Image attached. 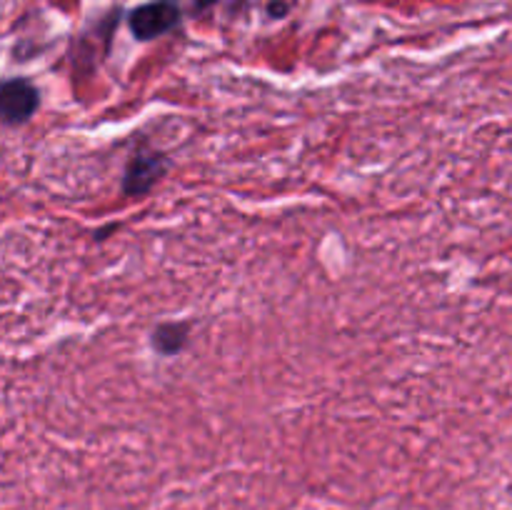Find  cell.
<instances>
[{"label": "cell", "instance_id": "cell-3", "mask_svg": "<svg viewBox=\"0 0 512 510\" xmlns=\"http://www.w3.org/2000/svg\"><path fill=\"white\" fill-rule=\"evenodd\" d=\"M40 105L38 88L25 78H10L0 83V120L20 125L33 118Z\"/></svg>", "mask_w": 512, "mask_h": 510}, {"label": "cell", "instance_id": "cell-4", "mask_svg": "<svg viewBox=\"0 0 512 510\" xmlns=\"http://www.w3.org/2000/svg\"><path fill=\"white\" fill-rule=\"evenodd\" d=\"M188 335L190 328L185 323H163L153 330V343L155 353L160 355H178L180 350L188 345Z\"/></svg>", "mask_w": 512, "mask_h": 510}, {"label": "cell", "instance_id": "cell-2", "mask_svg": "<svg viewBox=\"0 0 512 510\" xmlns=\"http://www.w3.org/2000/svg\"><path fill=\"white\" fill-rule=\"evenodd\" d=\"M168 170V158L158 150H138L130 155L123 175V193L125 195H145L153 190V185Z\"/></svg>", "mask_w": 512, "mask_h": 510}, {"label": "cell", "instance_id": "cell-5", "mask_svg": "<svg viewBox=\"0 0 512 510\" xmlns=\"http://www.w3.org/2000/svg\"><path fill=\"white\" fill-rule=\"evenodd\" d=\"M268 13L273 15V18H283V15L288 13V5H285V3H270Z\"/></svg>", "mask_w": 512, "mask_h": 510}, {"label": "cell", "instance_id": "cell-1", "mask_svg": "<svg viewBox=\"0 0 512 510\" xmlns=\"http://www.w3.org/2000/svg\"><path fill=\"white\" fill-rule=\"evenodd\" d=\"M180 23V5L178 0H153V3L138 5L128 15L130 33L135 40H153L163 33L173 30Z\"/></svg>", "mask_w": 512, "mask_h": 510}, {"label": "cell", "instance_id": "cell-6", "mask_svg": "<svg viewBox=\"0 0 512 510\" xmlns=\"http://www.w3.org/2000/svg\"><path fill=\"white\" fill-rule=\"evenodd\" d=\"M213 3H218V0H195V8L205 10V8H210Z\"/></svg>", "mask_w": 512, "mask_h": 510}]
</instances>
